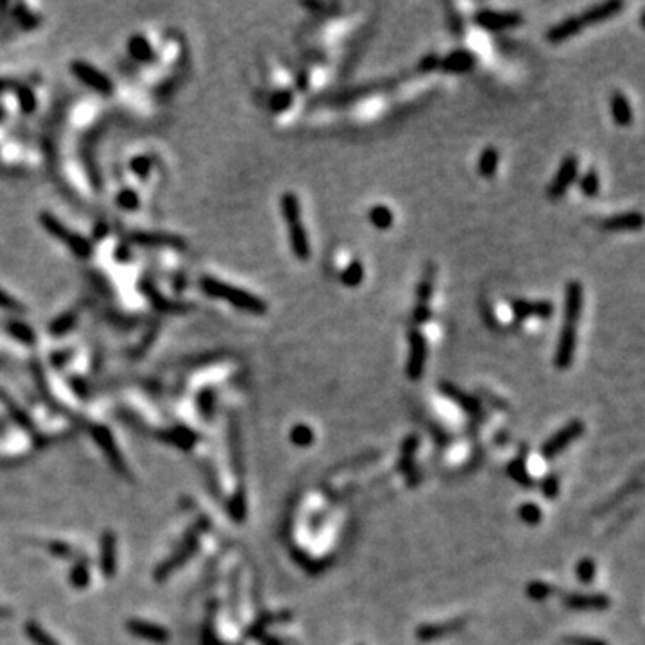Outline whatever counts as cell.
Here are the masks:
<instances>
[{"instance_id":"obj_26","label":"cell","mask_w":645,"mask_h":645,"mask_svg":"<svg viewBox=\"0 0 645 645\" xmlns=\"http://www.w3.org/2000/svg\"><path fill=\"white\" fill-rule=\"evenodd\" d=\"M511 310L516 322H523L525 319L534 318V301L529 300H513L511 301Z\"/></svg>"},{"instance_id":"obj_29","label":"cell","mask_w":645,"mask_h":645,"mask_svg":"<svg viewBox=\"0 0 645 645\" xmlns=\"http://www.w3.org/2000/svg\"><path fill=\"white\" fill-rule=\"evenodd\" d=\"M76 319H78L76 318V314H65V316L58 318L50 325V334H52V336H63V334H67L69 330H72L74 325H76Z\"/></svg>"},{"instance_id":"obj_23","label":"cell","mask_w":645,"mask_h":645,"mask_svg":"<svg viewBox=\"0 0 645 645\" xmlns=\"http://www.w3.org/2000/svg\"><path fill=\"white\" fill-rule=\"evenodd\" d=\"M579 188L587 197H595L600 190V177L595 167H590L579 179Z\"/></svg>"},{"instance_id":"obj_9","label":"cell","mask_w":645,"mask_h":645,"mask_svg":"<svg viewBox=\"0 0 645 645\" xmlns=\"http://www.w3.org/2000/svg\"><path fill=\"white\" fill-rule=\"evenodd\" d=\"M644 226V217L640 212H624V214L611 215L602 221L606 232H638Z\"/></svg>"},{"instance_id":"obj_28","label":"cell","mask_w":645,"mask_h":645,"mask_svg":"<svg viewBox=\"0 0 645 645\" xmlns=\"http://www.w3.org/2000/svg\"><path fill=\"white\" fill-rule=\"evenodd\" d=\"M8 330H10V334L14 339L25 342V345H32V342H34V334H32L31 328H29L28 325H23V322H10V325H8Z\"/></svg>"},{"instance_id":"obj_27","label":"cell","mask_w":645,"mask_h":645,"mask_svg":"<svg viewBox=\"0 0 645 645\" xmlns=\"http://www.w3.org/2000/svg\"><path fill=\"white\" fill-rule=\"evenodd\" d=\"M67 245H69V250L72 251L76 256H79V259H88L91 254V244L85 237L78 235V233H72V235H70Z\"/></svg>"},{"instance_id":"obj_38","label":"cell","mask_w":645,"mask_h":645,"mask_svg":"<svg viewBox=\"0 0 645 645\" xmlns=\"http://www.w3.org/2000/svg\"><path fill=\"white\" fill-rule=\"evenodd\" d=\"M292 439H294L296 443L307 445V443L312 441V432H310L309 427H303V425H301V427H296L294 432H292Z\"/></svg>"},{"instance_id":"obj_5","label":"cell","mask_w":645,"mask_h":645,"mask_svg":"<svg viewBox=\"0 0 645 645\" xmlns=\"http://www.w3.org/2000/svg\"><path fill=\"white\" fill-rule=\"evenodd\" d=\"M576 346H577V325H572V322H563L561 332H559V337H558L556 353H554L556 368L565 369L573 362Z\"/></svg>"},{"instance_id":"obj_41","label":"cell","mask_w":645,"mask_h":645,"mask_svg":"<svg viewBox=\"0 0 645 645\" xmlns=\"http://www.w3.org/2000/svg\"><path fill=\"white\" fill-rule=\"evenodd\" d=\"M538 516H540V513H538L536 507H532L531 505V507L523 509V518L527 520V522H536Z\"/></svg>"},{"instance_id":"obj_24","label":"cell","mask_w":645,"mask_h":645,"mask_svg":"<svg viewBox=\"0 0 645 645\" xmlns=\"http://www.w3.org/2000/svg\"><path fill=\"white\" fill-rule=\"evenodd\" d=\"M292 100H294V94H292V90H289V88H282V90L274 91L273 96H271L269 108H271L273 113H282V111L291 108Z\"/></svg>"},{"instance_id":"obj_15","label":"cell","mask_w":645,"mask_h":645,"mask_svg":"<svg viewBox=\"0 0 645 645\" xmlns=\"http://www.w3.org/2000/svg\"><path fill=\"white\" fill-rule=\"evenodd\" d=\"M581 430H582V423H581V422H572V423H570V425H568L567 428H563V430H559V434H556V436L552 437V439H550L549 443H547V445H549V446H547V448H545V452H547V454H549V455L556 454L558 450H561L565 445H567L568 441L573 439V437L579 436V434H581Z\"/></svg>"},{"instance_id":"obj_36","label":"cell","mask_w":645,"mask_h":645,"mask_svg":"<svg viewBox=\"0 0 645 645\" xmlns=\"http://www.w3.org/2000/svg\"><path fill=\"white\" fill-rule=\"evenodd\" d=\"M0 309L17 310V312H20V310H23V305L20 303L17 298H13V296L0 289Z\"/></svg>"},{"instance_id":"obj_30","label":"cell","mask_w":645,"mask_h":645,"mask_svg":"<svg viewBox=\"0 0 645 645\" xmlns=\"http://www.w3.org/2000/svg\"><path fill=\"white\" fill-rule=\"evenodd\" d=\"M430 319H432V309L425 303L416 305V307L413 309V314H411V321H413V325H414L413 328L422 327V325L428 322Z\"/></svg>"},{"instance_id":"obj_8","label":"cell","mask_w":645,"mask_h":645,"mask_svg":"<svg viewBox=\"0 0 645 645\" xmlns=\"http://www.w3.org/2000/svg\"><path fill=\"white\" fill-rule=\"evenodd\" d=\"M582 285L577 280H570L565 289V322L577 325L582 312Z\"/></svg>"},{"instance_id":"obj_16","label":"cell","mask_w":645,"mask_h":645,"mask_svg":"<svg viewBox=\"0 0 645 645\" xmlns=\"http://www.w3.org/2000/svg\"><path fill=\"white\" fill-rule=\"evenodd\" d=\"M280 210H282L283 221H285L287 224L300 223L301 221V205L294 192H285V194H282V197H280Z\"/></svg>"},{"instance_id":"obj_20","label":"cell","mask_w":645,"mask_h":645,"mask_svg":"<svg viewBox=\"0 0 645 645\" xmlns=\"http://www.w3.org/2000/svg\"><path fill=\"white\" fill-rule=\"evenodd\" d=\"M499 162H500V155L499 151L495 147H486V149L482 151L481 156H479V174L482 177H493L496 174V168H499Z\"/></svg>"},{"instance_id":"obj_37","label":"cell","mask_w":645,"mask_h":645,"mask_svg":"<svg viewBox=\"0 0 645 645\" xmlns=\"http://www.w3.org/2000/svg\"><path fill=\"white\" fill-rule=\"evenodd\" d=\"M439 61H441V58L436 54V52H430V54L423 56L422 61L418 63L419 72H430V70L437 69V67H439Z\"/></svg>"},{"instance_id":"obj_1","label":"cell","mask_w":645,"mask_h":645,"mask_svg":"<svg viewBox=\"0 0 645 645\" xmlns=\"http://www.w3.org/2000/svg\"><path fill=\"white\" fill-rule=\"evenodd\" d=\"M201 289L205 294H208L210 298H219V300H224L226 303L233 305L235 309L239 310H245V312L251 314H262L267 312V303L265 300H262L260 296H254L253 292H248L244 289H239L235 285H230V283H224L217 278H210L205 276L201 280Z\"/></svg>"},{"instance_id":"obj_21","label":"cell","mask_w":645,"mask_h":645,"mask_svg":"<svg viewBox=\"0 0 645 645\" xmlns=\"http://www.w3.org/2000/svg\"><path fill=\"white\" fill-rule=\"evenodd\" d=\"M368 219L369 223L377 230H389L395 223V215L393 210L386 205H375L368 210Z\"/></svg>"},{"instance_id":"obj_7","label":"cell","mask_w":645,"mask_h":645,"mask_svg":"<svg viewBox=\"0 0 645 645\" xmlns=\"http://www.w3.org/2000/svg\"><path fill=\"white\" fill-rule=\"evenodd\" d=\"M477 56L468 49L452 50L439 61V69L448 74H466L475 67Z\"/></svg>"},{"instance_id":"obj_40","label":"cell","mask_w":645,"mask_h":645,"mask_svg":"<svg viewBox=\"0 0 645 645\" xmlns=\"http://www.w3.org/2000/svg\"><path fill=\"white\" fill-rule=\"evenodd\" d=\"M579 576H581V579L582 581H590L591 577V573H593V565L590 563V561H584V563H581L579 565Z\"/></svg>"},{"instance_id":"obj_31","label":"cell","mask_w":645,"mask_h":645,"mask_svg":"<svg viewBox=\"0 0 645 645\" xmlns=\"http://www.w3.org/2000/svg\"><path fill=\"white\" fill-rule=\"evenodd\" d=\"M117 203H118V206L124 210H135V208H138V205H140V199H138L137 192L135 190H122L120 194H118Z\"/></svg>"},{"instance_id":"obj_2","label":"cell","mask_w":645,"mask_h":645,"mask_svg":"<svg viewBox=\"0 0 645 645\" xmlns=\"http://www.w3.org/2000/svg\"><path fill=\"white\" fill-rule=\"evenodd\" d=\"M407 339H409V360H407L405 371L411 380H419L425 369V362H427V337L423 336L418 328H411Z\"/></svg>"},{"instance_id":"obj_35","label":"cell","mask_w":645,"mask_h":645,"mask_svg":"<svg viewBox=\"0 0 645 645\" xmlns=\"http://www.w3.org/2000/svg\"><path fill=\"white\" fill-rule=\"evenodd\" d=\"M19 99H20V106L25 113H31L32 109L36 108V99H34V94L28 88H20L19 90Z\"/></svg>"},{"instance_id":"obj_43","label":"cell","mask_w":645,"mask_h":645,"mask_svg":"<svg viewBox=\"0 0 645 645\" xmlns=\"http://www.w3.org/2000/svg\"><path fill=\"white\" fill-rule=\"evenodd\" d=\"M8 87H10V83H6V81H2V79H0V94H2V91H4Z\"/></svg>"},{"instance_id":"obj_17","label":"cell","mask_w":645,"mask_h":645,"mask_svg":"<svg viewBox=\"0 0 645 645\" xmlns=\"http://www.w3.org/2000/svg\"><path fill=\"white\" fill-rule=\"evenodd\" d=\"M127 52L133 56V59L142 61V63H147V61H151V59L155 58L153 47H151L149 41L144 36H140V34L133 36L131 40L127 41Z\"/></svg>"},{"instance_id":"obj_6","label":"cell","mask_w":645,"mask_h":645,"mask_svg":"<svg viewBox=\"0 0 645 645\" xmlns=\"http://www.w3.org/2000/svg\"><path fill=\"white\" fill-rule=\"evenodd\" d=\"M70 69H72V72L76 74V78H78L79 81H83L85 85L94 88L96 91L102 94V96H109V94L113 91L111 81L106 78L105 74H100L96 67L85 63V61H74V63L70 65Z\"/></svg>"},{"instance_id":"obj_22","label":"cell","mask_w":645,"mask_h":645,"mask_svg":"<svg viewBox=\"0 0 645 645\" xmlns=\"http://www.w3.org/2000/svg\"><path fill=\"white\" fill-rule=\"evenodd\" d=\"M364 280V265L360 260H351L350 264L342 269L341 273V282L346 287H359Z\"/></svg>"},{"instance_id":"obj_10","label":"cell","mask_w":645,"mask_h":645,"mask_svg":"<svg viewBox=\"0 0 645 645\" xmlns=\"http://www.w3.org/2000/svg\"><path fill=\"white\" fill-rule=\"evenodd\" d=\"M622 10H624L622 0H608V2H602V4L591 6L590 10H587L584 13H582L581 20L584 25H587V23L588 25H591V23L606 22V20L617 17V14Z\"/></svg>"},{"instance_id":"obj_18","label":"cell","mask_w":645,"mask_h":645,"mask_svg":"<svg viewBox=\"0 0 645 645\" xmlns=\"http://www.w3.org/2000/svg\"><path fill=\"white\" fill-rule=\"evenodd\" d=\"M40 224L43 226V230H45L49 235H52L54 239H59V241H63L65 244L69 242L70 235H72V232H69V230L63 226V223L58 221V219H56L52 214H49V212H41Z\"/></svg>"},{"instance_id":"obj_4","label":"cell","mask_w":645,"mask_h":645,"mask_svg":"<svg viewBox=\"0 0 645 645\" xmlns=\"http://www.w3.org/2000/svg\"><path fill=\"white\" fill-rule=\"evenodd\" d=\"M577 174H579V160H577L576 155H567L563 158V162H561V165H559L554 179L550 182L547 196H549L550 199L563 197L568 188H570V185L577 179Z\"/></svg>"},{"instance_id":"obj_42","label":"cell","mask_w":645,"mask_h":645,"mask_svg":"<svg viewBox=\"0 0 645 645\" xmlns=\"http://www.w3.org/2000/svg\"><path fill=\"white\" fill-rule=\"evenodd\" d=\"M572 644H579V645H604V644H600V642H591V640H572Z\"/></svg>"},{"instance_id":"obj_33","label":"cell","mask_w":645,"mask_h":645,"mask_svg":"<svg viewBox=\"0 0 645 645\" xmlns=\"http://www.w3.org/2000/svg\"><path fill=\"white\" fill-rule=\"evenodd\" d=\"M448 10H450V14H448L450 29H452V32H454V36H457V38L464 36L463 17H461V13H457V11H455L452 6H448Z\"/></svg>"},{"instance_id":"obj_19","label":"cell","mask_w":645,"mask_h":645,"mask_svg":"<svg viewBox=\"0 0 645 645\" xmlns=\"http://www.w3.org/2000/svg\"><path fill=\"white\" fill-rule=\"evenodd\" d=\"M434 282H436V267H434V264H428L425 267L422 280L418 282V287H416V298H418L419 303L428 305V300L434 294Z\"/></svg>"},{"instance_id":"obj_34","label":"cell","mask_w":645,"mask_h":645,"mask_svg":"<svg viewBox=\"0 0 645 645\" xmlns=\"http://www.w3.org/2000/svg\"><path fill=\"white\" fill-rule=\"evenodd\" d=\"M554 316V305L549 300L534 301V318L538 319H550Z\"/></svg>"},{"instance_id":"obj_14","label":"cell","mask_w":645,"mask_h":645,"mask_svg":"<svg viewBox=\"0 0 645 645\" xmlns=\"http://www.w3.org/2000/svg\"><path fill=\"white\" fill-rule=\"evenodd\" d=\"M133 241L140 245H155V248H177L183 250L185 241L176 235H167V233H135L131 237Z\"/></svg>"},{"instance_id":"obj_25","label":"cell","mask_w":645,"mask_h":645,"mask_svg":"<svg viewBox=\"0 0 645 645\" xmlns=\"http://www.w3.org/2000/svg\"><path fill=\"white\" fill-rule=\"evenodd\" d=\"M131 629L133 633H137V635L144 636L147 640H155V642H164L167 638V633L165 629L158 626H153V624H146V622H131Z\"/></svg>"},{"instance_id":"obj_32","label":"cell","mask_w":645,"mask_h":645,"mask_svg":"<svg viewBox=\"0 0 645 645\" xmlns=\"http://www.w3.org/2000/svg\"><path fill=\"white\" fill-rule=\"evenodd\" d=\"M151 167H153V162L147 156H137V158L131 160L133 173L138 177H147V174L151 173Z\"/></svg>"},{"instance_id":"obj_11","label":"cell","mask_w":645,"mask_h":645,"mask_svg":"<svg viewBox=\"0 0 645 645\" xmlns=\"http://www.w3.org/2000/svg\"><path fill=\"white\" fill-rule=\"evenodd\" d=\"M289 241H291V250L296 259L300 262H307L310 259V241L301 221L289 224Z\"/></svg>"},{"instance_id":"obj_39","label":"cell","mask_w":645,"mask_h":645,"mask_svg":"<svg viewBox=\"0 0 645 645\" xmlns=\"http://www.w3.org/2000/svg\"><path fill=\"white\" fill-rule=\"evenodd\" d=\"M29 631H31V636L32 638H34V640L38 642V644H41V645H54L52 644V640H50L49 636L45 635V633L43 631H40V629H34V627H28Z\"/></svg>"},{"instance_id":"obj_13","label":"cell","mask_w":645,"mask_h":645,"mask_svg":"<svg viewBox=\"0 0 645 645\" xmlns=\"http://www.w3.org/2000/svg\"><path fill=\"white\" fill-rule=\"evenodd\" d=\"M582 28H584V23H582L581 17H568L563 22L556 23L547 31V40L552 41V43H561V41L579 34Z\"/></svg>"},{"instance_id":"obj_3","label":"cell","mask_w":645,"mask_h":645,"mask_svg":"<svg viewBox=\"0 0 645 645\" xmlns=\"http://www.w3.org/2000/svg\"><path fill=\"white\" fill-rule=\"evenodd\" d=\"M473 22L484 31H502V29L516 28L523 23V14L518 11L479 10L473 14Z\"/></svg>"},{"instance_id":"obj_12","label":"cell","mask_w":645,"mask_h":645,"mask_svg":"<svg viewBox=\"0 0 645 645\" xmlns=\"http://www.w3.org/2000/svg\"><path fill=\"white\" fill-rule=\"evenodd\" d=\"M609 109H611V118L613 122L620 127H627L633 122V108L629 105L624 91L613 90L609 97Z\"/></svg>"}]
</instances>
